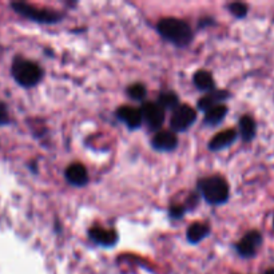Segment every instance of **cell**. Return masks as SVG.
Instances as JSON below:
<instances>
[{
	"label": "cell",
	"mask_w": 274,
	"mask_h": 274,
	"mask_svg": "<svg viewBox=\"0 0 274 274\" xmlns=\"http://www.w3.org/2000/svg\"><path fill=\"white\" fill-rule=\"evenodd\" d=\"M11 74L20 86L34 87L42 80L43 70L35 62L18 56L12 62Z\"/></svg>",
	"instance_id": "3957f363"
},
{
	"label": "cell",
	"mask_w": 274,
	"mask_h": 274,
	"mask_svg": "<svg viewBox=\"0 0 274 274\" xmlns=\"http://www.w3.org/2000/svg\"><path fill=\"white\" fill-rule=\"evenodd\" d=\"M127 94L134 101H142L146 97V94H147V90H146L145 84H142V83H134V84H131L127 88Z\"/></svg>",
	"instance_id": "d6986e66"
},
{
	"label": "cell",
	"mask_w": 274,
	"mask_h": 274,
	"mask_svg": "<svg viewBox=\"0 0 274 274\" xmlns=\"http://www.w3.org/2000/svg\"><path fill=\"white\" fill-rule=\"evenodd\" d=\"M142 122L153 131H159L164 122V110L157 102H147L142 105L141 109Z\"/></svg>",
	"instance_id": "8992f818"
},
{
	"label": "cell",
	"mask_w": 274,
	"mask_h": 274,
	"mask_svg": "<svg viewBox=\"0 0 274 274\" xmlns=\"http://www.w3.org/2000/svg\"><path fill=\"white\" fill-rule=\"evenodd\" d=\"M185 213H186V208L184 205H172L171 208L168 209V216L172 219L184 218Z\"/></svg>",
	"instance_id": "44dd1931"
},
{
	"label": "cell",
	"mask_w": 274,
	"mask_h": 274,
	"mask_svg": "<svg viewBox=\"0 0 274 274\" xmlns=\"http://www.w3.org/2000/svg\"><path fill=\"white\" fill-rule=\"evenodd\" d=\"M197 111L189 105H179L171 114L170 129L172 133H184L196 122Z\"/></svg>",
	"instance_id": "5b68a950"
},
{
	"label": "cell",
	"mask_w": 274,
	"mask_h": 274,
	"mask_svg": "<svg viewBox=\"0 0 274 274\" xmlns=\"http://www.w3.org/2000/svg\"><path fill=\"white\" fill-rule=\"evenodd\" d=\"M193 82H194L197 88L201 91L212 93V91L216 90V82H214V78H213V75L209 71H197L196 74H194V78H193Z\"/></svg>",
	"instance_id": "5bb4252c"
},
{
	"label": "cell",
	"mask_w": 274,
	"mask_h": 274,
	"mask_svg": "<svg viewBox=\"0 0 274 274\" xmlns=\"http://www.w3.org/2000/svg\"><path fill=\"white\" fill-rule=\"evenodd\" d=\"M200 194L204 200L213 206L225 204L229 200V185L223 176L210 175L198 182Z\"/></svg>",
	"instance_id": "7a4b0ae2"
},
{
	"label": "cell",
	"mask_w": 274,
	"mask_h": 274,
	"mask_svg": "<svg viewBox=\"0 0 274 274\" xmlns=\"http://www.w3.org/2000/svg\"><path fill=\"white\" fill-rule=\"evenodd\" d=\"M227 8H229L231 15H234L238 19H242L247 15V6L245 3H238V2L237 3H230L227 6Z\"/></svg>",
	"instance_id": "ffe728a7"
},
{
	"label": "cell",
	"mask_w": 274,
	"mask_h": 274,
	"mask_svg": "<svg viewBox=\"0 0 274 274\" xmlns=\"http://www.w3.org/2000/svg\"><path fill=\"white\" fill-rule=\"evenodd\" d=\"M265 274H274V269H270V270L265 271Z\"/></svg>",
	"instance_id": "d4e9b609"
},
{
	"label": "cell",
	"mask_w": 274,
	"mask_h": 274,
	"mask_svg": "<svg viewBox=\"0 0 274 274\" xmlns=\"http://www.w3.org/2000/svg\"><path fill=\"white\" fill-rule=\"evenodd\" d=\"M237 131L233 129H227L225 131H221L217 135L212 138V141L209 142V149L212 151H218V150H222L225 147H229L230 145H233L237 139Z\"/></svg>",
	"instance_id": "4fadbf2b"
},
{
	"label": "cell",
	"mask_w": 274,
	"mask_h": 274,
	"mask_svg": "<svg viewBox=\"0 0 274 274\" xmlns=\"http://www.w3.org/2000/svg\"><path fill=\"white\" fill-rule=\"evenodd\" d=\"M209 234H210V227L206 223L201 222H196L190 225L188 231H186L188 241L192 243H198L201 241H204Z\"/></svg>",
	"instance_id": "9a60e30c"
},
{
	"label": "cell",
	"mask_w": 274,
	"mask_h": 274,
	"mask_svg": "<svg viewBox=\"0 0 274 274\" xmlns=\"http://www.w3.org/2000/svg\"><path fill=\"white\" fill-rule=\"evenodd\" d=\"M262 243V235L257 230H251L243 235V238L235 245V250L243 258H250L255 255L258 247Z\"/></svg>",
	"instance_id": "52a82bcc"
},
{
	"label": "cell",
	"mask_w": 274,
	"mask_h": 274,
	"mask_svg": "<svg viewBox=\"0 0 274 274\" xmlns=\"http://www.w3.org/2000/svg\"><path fill=\"white\" fill-rule=\"evenodd\" d=\"M198 201H200V196H198V194H192V196L189 197V200H188V202H186V206H185V208H186V210H188V209H190V210H192V209H194L197 206V204H198Z\"/></svg>",
	"instance_id": "603a6c76"
},
{
	"label": "cell",
	"mask_w": 274,
	"mask_h": 274,
	"mask_svg": "<svg viewBox=\"0 0 274 274\" xmlns=\"http://www.w3.org/2000/svg\"><path fill=\"white\" fill-rule=\"evenodd\" d=\"M230 98V93H227L225 90H214L212 93H209L208 95H205L204 98H201L197 103V107L201 111H209L213 107L218 106V105H222L223 101Z\"/></svg>",
	"instance_id": "8fae6325"
},
{
	"label": "cell",
	"mask_w": 274,
	"mask_h": 274,
	"mask_svg": "<svg viewBox=\"0 0 274 274\" xmlns=\"http://www.w3.org/2000/svg\"><path fill=\"white\" fill-rule=\"evenodd\" d=\"M158 105L166 111V110H174L179 106V98L174 91H163L158 97Z\"/></svg>",
	"instance_id": "ac0fdd59"
},
{
	"label": "cell",
	"mask_w": 274,
	"mask_h": 274,
	"mask_svg": "<svg viewBox=\"0 0 274 274\" xmlns=\"http://www.w3.org/2000/svg\"><path fill=\"white\" fill-rule=\"evenodd\" d=\"M226 114H227V107L225 106V105H218V106L213 107V109H210L209 111L205 113L204 122L206 123V125H210V126L219 125V123L225 119Z\"/></svg>",
	"instance_id": "e0dca14e"
},
{
	"label": "cell",
	"mask_w": 274,
	"mask_h": 274,
	"mask_svg": "<svg viewBox=\"0 0 274 274\" xmlns=\"http://www.w3.org/2000/svg\"><path fill=\"white\" fill-rule=\"evenodd\" d=\"M88 235L94 242L102 245V246H113L118 241V234L115 230H109L103 227L94 226L88 230Z\"/></svg>",
	"instance_id": "7c38bea8"
},
{
	"label": "cell",
	"mask_w": 274,
	"mask_h": 274,
	"mask_svg": "<svg viewBox=\"0 0 274 274\" xmlns=\"http://www.w3.org/2000/svg\"><path fill=\"white\" fill-rule=\"evenodd\" d=\"M118 119L127 125L131 130L139 129L142 126V115L141 110L133 106H122L117 110Z\"/></svg>",
	"instance_id": "9c48e42d"
},
{
	"label": "cell",
	"mask_w": 274,
	"mask_h": 274,
	"mask_svg": "<svg viewBox=\"0 0 274 274\" xmlns=\"http://www.w3.org/2000/svg\"><path fill=\"white\" fill-rule=\"evenodd\" d=\"M213 23V19H210V18H208V19H202L200 20V27H204V26H206V24H212Z\"/></svg>",
	"instance_id": "cb8c5ba5"
},
{
	"label": "cell",
	"mask_w": 274,
	"mask_h": 274,
	"mask_svg": "<svg viewBox=\"0 0 274 274\" xmlns=\"http://www.w3.org/2000/svg\"><path fill=\"white\" fill-rule=\"evenodd\" d=\"M10 117H8L7 106L4 103H0V125H8Z\"/></svg>",
	"instance_id": "7402d4cb"
},
{
	"label": "cell",
	"mask_w": 274,
	"mask_h": 274,
	"mask_svg": "<svg viewBox=\"0 0 274 274\" xmlns=\"http://www.w3.org/2000/svg\"><path fill=\"white\" fill-rule=\"evenodd\" d=\"M64 176L68 180V184H71L72 186H78V188L84 186L88 182V172H87L86 167L82 163H78V162L71 163L66 168Z\"/></svg>",
	"instance_id": "30bf717a"
},
{
	"label": "cell",
	"mask_w": 274,
	"mask_h": 274,
	"mask_svg": "<svg viewBox=\"0 0 274 274\" xmlns=\"http://www.w3.org/2000/svg\"><path fill=\"white\" fill-rule=\"evenodd\" d=\"M151 146L157 151H172L178 146V138L171 130H159L151 139Z\"/></svg>",
	"instance_id": "ba28073f"
},
{
	"label": "cell",
	"mask_w": 274,
	"mask_h": 274,
	"mask_svg": "<svg viewBox=\"0 0 274 274\" xmlns=\"http://www.w3.org/2000/svg\"><path fill=\"white\" fill-rule=\"evenodd\" d=\"M273 225H274V221H273Z\"/></svg>",
	"instance_id": "484cf974"
},
{
	"label": "cell",
	"mask_w": 274,
	"mask_h": 274,
	"mask_svg": "<svg viewBox=\"0 0 274 274\" xmlns=\"http://www.w3.org/2000/svg\"><path fill=\"white\" fill-rule=\"evenodd\" d=\"M159 35L176 47H186L192 43L193 30L185 20L164 18L157 26Z\"/></svg>",
	"instance_id": "6da1fadb"
},
{
	"label": "cell",
	"mask_w": 274,
	"mask_h": 274,
	"mask_svg": "<svg viewBox=\"0 0 274 274\" xmlns=\"http://www.w3.org/2000/svg\"><path fill=\"white\" fill-rule=\"evenodd\" d=\"M239 134L245 142H250L255 137L257 133V125H255L254 119L249 115H243L239 119Z\"/></svg>",
	"instance_id": "2e32d148"
},
{
	"label": "cell",
	"mask_w": 274,
	"mask_h": 274,
	"mask_svg": "<svg viewBox=\"0 0 274 274\" xmlns=\"http://www.w3.org/2000/svg\"><path fill=\"white\" fill-rule=\"evenodd\" d=\"M12 10L19 14L26 19L34 20L38 23L44 24H56L62 20L63 15L52 10H44V8H36L34 6L28 3H23V2H15L11 3Z\"/></svg>",
	"instance_id": "277c9868"
}]
</instances>
